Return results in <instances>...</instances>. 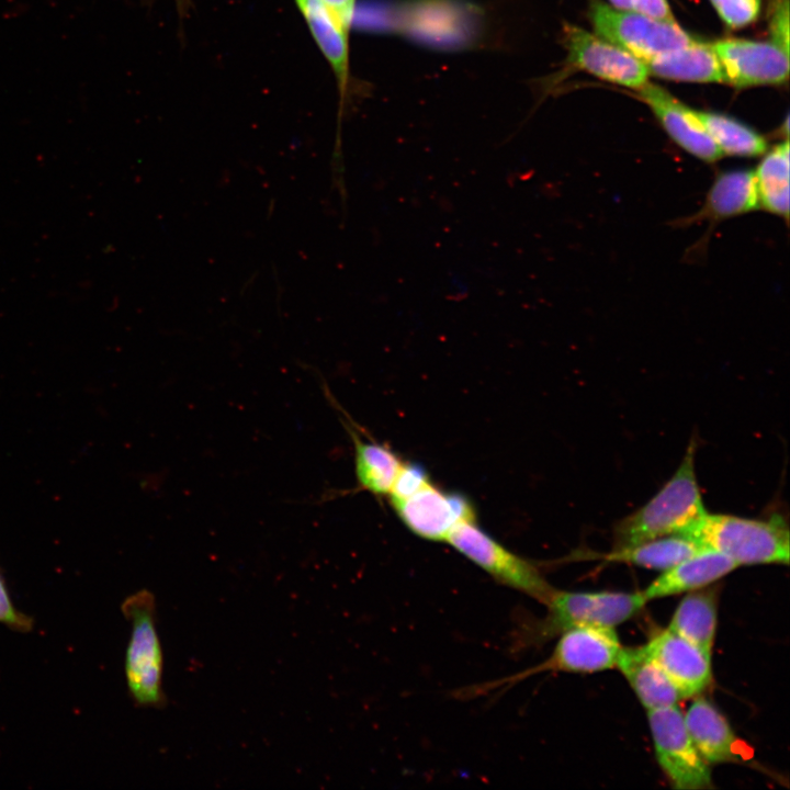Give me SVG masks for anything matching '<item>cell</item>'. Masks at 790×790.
I'll return each mask as SVG.
<instances>
[{
  "instance_id": "obj_21",
  "label": "cell",
  "mask_w": 790,
  "mask_h": 790,
  "mask_svg": "<svg viewBox=\"0 0 790 790\" xmlns=\"http://www.w3.org/2000/svg\"><path fill=\"white\" fill-rule=\"evenodd\" d=\"M319 49L329 63L343 97L349 81L347 32L319 0H295Z\"/></svg>"
},
{
  "instance_id": "obj_20",
  "label": "cell",
  "mask_w": 790,
  "mask_h": 790,
  "mask_svg": "<svg viewBox=\"0 0 790 790\" xmlns=\"http://www.w3.org/2000/svg\"><path fill=\"white\" fill-rule=\"evenodd\" d=\"M719 588L710 585L688 591L678 603L667 629L710 652L718 622Z\"/></svg>"
},
{
  "instance_id": "obj_29",
  "label": "cell",
  "mask_w": 790,
  "mask_h": 790,
  "mask_svg": "<svg viewBox=\"0 0 790 790\" xmlns=\"http://www.w3.org/2000/svg\"><path fill=\"white\" fill-rule=\"evenodd\" d=\"M612 8H616L618 10L622 11H632V1L633 0H609Z\"/></svg>"
},
{
  "instance_id": "obj_22",
  "label": "cell",
  "mask_w": 790,
  "mask_h": 790,
  "mask_svg": "<svg viewBox=\"0 0 790 790\" xmlns=\"http://www.w3.org/2000/svg\"><path fill=\"white\" fill-rule=\"evenodd\" d=\"M703 549L690 537L675 533L633 545L613 548L601 557L609 562L628 563L663 572Z\"/></svg>"
},
{
  "instance_id": "obj_15",
  "label": "cell",
  "mask_w": 790,
  "mask_h": 790,
  "mask_svg": "<svg viewBox=\"0 0 790 790\" xmlns=\"http://www.w3.org/2000/svg\"><path fill=\"white\" fill-rule=\"evenodd\" d=\"M689 704L684 722L699 754L708 765L737 761L738 740L724 715L702 696Z\"/></svg>"
},
{
  "instance_id": "obj_19",
  "label": "cell",
  "mask_w": 790,
  "mask_h": 790,
  "mask_svg": "<svg viewBox=\"0 0 790 790\" xmlns=\"http://www.w3.org/2000/svg\"><path fill=\"white\" fill-rule=\"evenodd\" d=\"M648 74L677 81L725 82L721 63L710 44L697 41L645 61Z\"/></svg>"
},
{
  "instance_id": "obj_23",
  "label": "cell",
  "mask_w": 790,
  "mask_h": 790,
  "mask_svg": "<svg viewBox=\"0 0 790 790\" xmlns=\"http://www.w3.org/2000/svg\"><path fill=\"white\" fill-rule=\"evenodd\" d=\"M759 208L789 219V140L764 154L754 170Z\"/></svg>"
},
{
  "instance_id": "obj_17",
  "label": "cell",
  "mask_w": 790,
  "mask_h": 790,
  "mask_svg": "<svg viewBox=\"0 0 790 790\" xmlns=\"http://www.w3.org/2000/svg\"><path fill=\"white\" fill-rule=\"evenodd\" d=\"M757 210L759 201L754 171L731 169L715 177L702 207L686 222L719 223Z\"/></svg>"
},
{
  "instance_id": "obj_7",
  "label": "cell",
  "mask_w": 790,
  "mask_h": 790,
  "mask_svg": "<svg viewBox=\"0 0 790 790\" xmlns=\"http://www.w3.org/2000/svg\"><path fill=\"white\" fill-rule=\"evenodd\" d=\"M589 18L598 36L644 63L696 42L675 21L613 9L599 0L591 2Z\"/></svg>"
},
{
  "instance_id": "obj_5",
  "label": "cell",
  "mask_w": 790,
  "mask_h": 790,
  "mask_svg": "<svg viewBox=\"0 0 790 790\" xmlns=\"http://www.w3.org/2000/svg\"><path fill=\"white\" fill-rule=\"evenodd\" d=\"M494 580L545 605L555 588L534 563L511 552L476 522L458 524L445 541Z\"/></svg>"
},
{
  "instance_id": "obj_27",
  "label": "cell",
  "mask_w": 790,
  "mask_h": 790,
  "mask_svg": "<svg viewBox=\"0 0 790 790\" xmlns=\"http://www.w3.org/2000/svg\"><path fill=\"white\" fill-rule=\"evenodd\" d=\"M769 29L772 42L789 53V0H777L771 10Z\"/></svg>"
},
{
  "instance_id": "obj_11",
  "label": "cell",
  "mask_w": 790,
  "mask_h": 790,
  "mask_svg": "<svg viewBox=\"0 0 790 790\" xmlns=\"http://www.w3.org/2000/svg\"><path fill=\"white\" fill-rule=\"evenodd\" d=\"M725 82L737 88L779 84L788 79L789 53L774 42L724 38L710 44Z\"/></svg>"
},
{
  "instance_id": "obj_25",
  "label": "cell",
  "mask_w": 790,
  "mask_h": 790,
  "mask_svg": "<svg viewBox=\"0 0 790 790\" xmlns=\"http://www.w3.org/2000/svg\"><path fill=\"white\" fill-rule=\"evenodd\" d=\"M723 22L733 29L753 23L759 15L761 0H710Z\"/></svg>"
},
{
  "instance_id": "obj_6",
  "label": "cell",
  "mask_w": 790,
  "mask_h": 790,
  "mask_svg": "<svg viewBox=\"0 0 790 790\" xmlns=\"http://www.w3.org/2000/svg\"><path fill=\"white\" fill-rule=\"evenodd\" d=\"M614 628L577 625L560 634L552 654L543 663L509 677L475 686L466 695H483L515 685L541 672L595 673L616 667L621 650Z\"/></svg>"
},
{
  "instance_id": "obj_16",
  "label": "cell",
  "mask_w": 790,
  "mask_h": 790,
  "mask_svg": "<svg viewBox=\"0 0 790 790\" xmlns=\"http://www.w3.org/2000/svg\"><path fill=\"white\" fill-rule=\"evenodd\" d=\"M738 565L726 555L703 549L663 571L644 590L646 601L692 591L712 585Z\"/></svg>"
},
{
  "instance_id": "obj_26",
  "label": "cell",
  "mask_w": 790,
  "mask_h": 790,
  "mask_svg": "<svg viewBox=\"0 0 790 790\" xmlns=\"http://www.w3.org/2000/svg\"><path fill=\"white\" fill-rule=\"evenodd\" d=\"M0 623L16 632H30L33 619L16 609L12 602L4 577L0 569Z\"/></svg>"
},
{
  "instance_id": "obj_3",
  "label": "cell",
  "mask_w": 790,
  "mask_h": 790,
  "mask_svg": "<svg viewBox=\"0 0 790 790\" xmlns=\"http://www.w3.org/2000/svg\"><path fill=\"white\" fill-rule=\"evenodd\" d=\"M647 601L641 591H565L555 589L546 616L535 623H524L517 632V646L546 641L577 625L616 628L630 620Z\"/></svg>"
},
{
  "instance_id": "obj_24",
  "label": "cell",
  "mask_w": 790,
  "mask_h": 790,
  "mask_svg": "<svg viewBox=\"0 0 790 790\" xmlns=\"http://www.w3.org/2000/svg\"><path fill=\"white\" fill-rule=\"evenodd\" d=\"M695 113L723 156L752 158L767 151L765 137L748 125L720 113Z\"/></svg>"
},
{
  "instance_id": "obj_9",
  "label": "cell",
  "mask_w": 790,
  "mask_h": 790,
  "mask_svg": "<svg viewBox=\"0 0 790 790\" xmlns=\"http://www.w3.org/2000/svg\"><path fill=\"white\" fill-rule=\"evenodd\" d=\"M390 503L404 526L428 541L445 542L458 524L476 520L472 500L462 493L442 489L431 479Z\"/></svg>"
},
{
  "instance_id": "obj_28",
  "label": "cell",
  "mask_w": 790,
  "mask_h": 790,
  "mask_svg": "<svg viewBox=\"0 0 790 790\" xmlns=\"http://www.w3.org/2000/svg\"><path fill=\"white\" fill-rule=\"evenodd\" d=\"M336 21L349 32L352 23L356 0H319Z\"/></svg>"
},
{
  "instance_id": "obj_14",
  "label": "cell",
  "mask_w": 790,
  "mask_h": 790,
  "mask_svg": "<svg viewBox=\"0 0 790 790\" xmlns=\"http://www.w3.org/2000/svg\"><path fill=\"white\" fill-rule=\"evenodd\" d=\"M323 387L329 403L342 416L341 422L352 441L358 489L387 497L404 461L385 444L364 439L359 427L335 399L327 385L324 384Z\"/></svg>"
},
{
  "instance_id": "obj_4",
  "label": "cell",
  "mask_w": 790,
  "mask_h": 790,
  "mask_svg": "<svg viewBox=\"0 0 790 790\" xmlns=\"http://www.w3.org/2000/svg\"><path fill=\"white\" fill-rule=\"evenodd\" d=\"M121 609L131 624L124 662L128 692L139 707L162 708L163 656L156 628L155 596L140 589L128 596Z\"/></svg>"
},
{
  "instance_id": "obj_13",
  "label": "cell",
  "mask_w": 790,
  "mask_h": 790,
  "mask_svg": "<svg viewBox=\"0 0 790 790\" xmlns=\"http://www.w3.org/2000/svg\"><path fill=\"white\" fill-rule=\"evenodd\" d=\"M639 92L665 132L680 148L707 163H713L723 157L695 110L654 83L646 82Z\"/></svg>"
},
{
  "instance_id": "obj_10",
  "label": "cell",
  "mask_w": 790,
  "mask_h": 790,
  "mask_svg": "<svg viewBox=\"0 0 790 790\" xmlns=\"http://www.w3.org/2000/svg\"><path fill=\"white\" fill-rule=\"evenodd\" d=\"M563 37L571 66L629 88L647 82L645 63L625 49L572 24L564 25Z\"/></svg>"
},
{
  "instance_id": "obj_2",
  "label": "cell",
  "mask_w": 790,
  "mask_h": 790,
  "mask_svg": "<svg viewBox=\"0 0 790 790\" xmlns=\"http://www.w3.org/2000/svg\"><path fill=\"white\" fill-rule=\"evenodd\" d=\"M684 534L704 549L726 555L738 566L789 563V527L779 514L754 519L707 512Z\"/></svg>"
},
{
  "instance_id": "obj_18",
  "label": "cell",
  "mask_w": 790,
  "mask_h": 790,
  "mask_svg": "<svg viewBox=\"0 0 790 790\" xmlns=\"http://www.w3.org/2000/svg\"><path fill=\"white\" fill-rule=\"evenodd\" d=\"M616 667L646 710L676 706L684 700L679 690L650 657L643 645L621 647Z\"/></svg>"
},
{
  "instance_id": "obj_1",
  "label": "cell",
  "mask_w": 790,
  "mask_h": 790,
  "mask_svg": "<svg viewBox=\"0 0 790 790\" xmlns=\"http://www.w3.org/2000/svg\"><path fill=\"white\" fill-rule=\"evenodd\" d=\"M697 442L690 440L673 476L642 507L617 522L614 546H628L656 538L686 533L708 511L696 474Z\"/></svg>"
},
{
  "instance_id": "obj_8",
  "label": "cell",
  "mask_w": 790,
  "mask_h": 790,
  "mask_svg": "<svg viewBox=\"0 0 790 790\" xmlns=\"http://www.w3.org/2000/svg\"><path fill=\"white\" fill-rule=\"evenodd\" d=\"M647 720L658 764L673 787L680 790L711 788L710 765L693 745L677 704L647 710Z\"/></svg>"
},
{
  "instance_id": "obj_30",
  "label": "cell",
  "mask_w": 790,
  "mask_h": 790,
  "mask_svg": "<svg viewBox=\"0 0 790 790\" xmlns=\"http://www.w3.org/2000/svg\"><path fill=\"white\" fill-rule=\"evenodd\" d=\"M183 0H178V2H182Z\"/></svg>"
},
{
  "instance_id": "obj_12",
  "label": "cell",
  "mask_w": 790,
  "mask_h": 790,
  "mask_svg": "<svg viewBox=\"0 0 790 790\" xmlns=\"http://www.w3.org/2000/svg\"><path fill=\"white\" fill-rule=\"evenodd\" d=\"M643 646L684 699L698 696L711 684V653L669 629L656 633Z\"/></svg>"
}]
</instances>
